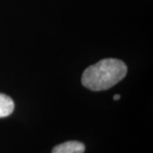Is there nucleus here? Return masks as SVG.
Wrapping results in <instances>:
<instances>
[{
	"mask_svg": "<svg viewBox=\"0 0 153 153\" xmlns=\"http://www.w3.org/2000/svg\"><path fill=\"white\" fill-rule=\"evenodd\" d=\"M128 67L123 61L108 58L88 66L83 71L82 83L93 91L106 90L125 77Z\"/></svg>",
	"mask_w": 153,
	"mask_h": 153,
	"instance_id": "nucleus-1",
	"label": "nucleus"
},
{
	"mask_svg": "<svg viewBox=\"0 0 153 153\" xmlns=\"http://www.w3.org/2000/svg\"><path fill=\"white\" fill-rule=\"evenodd\" d=\"M85 146L79 141H67L56 146L52 153H84Z\"/></svg>",
	"mask_w": 153,
	"mask_h": 153,
	"instance_id": "nucleus-2",
	"label": "nucleus"
},
{
	"mask_svg": "<svg viewBox=\"0 0 153 153\" xmlns=\"http://www.w3.org/2000/svg\"><path fill=\"white\" fill-rule=\"evenodd\" d=\"M14 109L15 103L13 100L10 96L0 93V118L10 116Z\"/></svg>",
	"mask_w": 153,
	"mask_h": 153,
	"instance_id": "nucleus-3",
	"label": "nucleus"
},
{
	"mask_svg": "<svg viewBox=\"0 0 153 153\" xmlns=\"http://www.w3.org/2000/svg\"><path fill=\"white\" fill-rule=\"evenodd\" d=\"M120 99V95L119 94H115L114 96H113V100H118Z\"/></svg>",
	"mask_w": 153,
	"mask_h": 153,
	"instance_id": "nucleus-4",
	"label": "nucleus"
}]
</instances>
